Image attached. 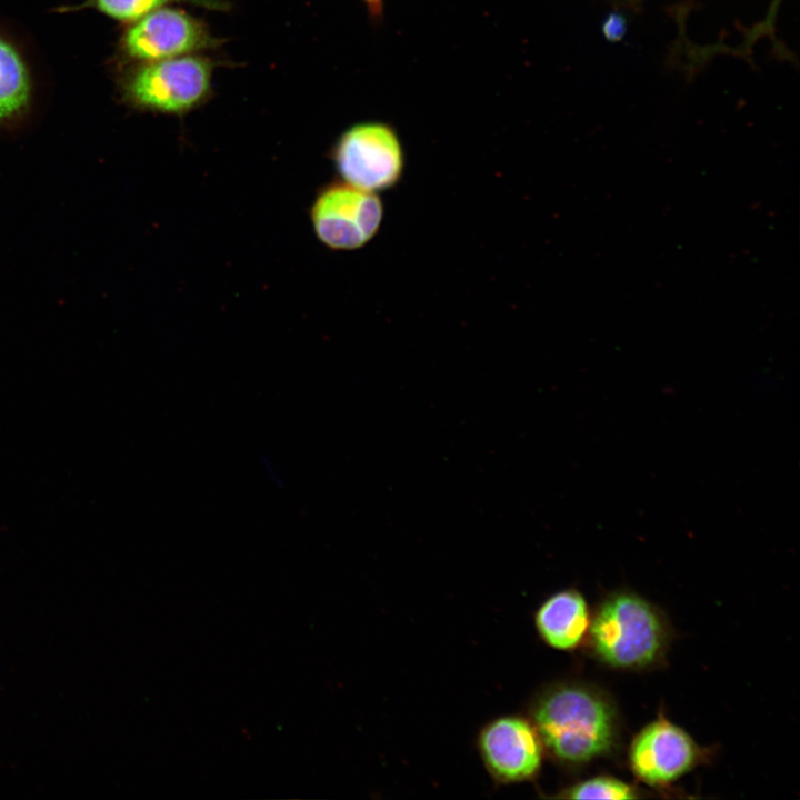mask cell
<instances>
[{
  "mask_svg": "<svg viewBox=\"0 0 800 800\" xmlns=\"http://www.w3.org/2000/svg\"><path fill=\"white\" fill-rule=\"evenodd\" d=\"M532 724L548 751L570 764L607 753L618 732L616 712L604 696L574 683L540 694L532 707Z\"/></svg>",
  "mask_w": 800,
  "mask_h": 800,
  "instance_id": "6da1fadb",
  "label": "cell"
},
{
  "mask_svg": "<svg viewBox=\"0 0 800 800\" xmlns=\"http://www.w3.org/2000/svg\"><path fill=\"white\" fill-rule=\"evenodd\" d=\"M590 626L596 656L606 664L638 669L661 656L667 630L657 609L630 592H618L598 608Z\"/></svg>",
  "mask_w": 800,
  "mask_h": 800,
  "instance_id": "7a4b0ae2",
  "label": "cell"
},
{
  "mask_svg": "<svg viewBox=\"0 0 800 800\" xmlns=\"http://www.w3.org/2000/svg\"><path fill=\"white\" fill-rule=\"evenodd\" d=\"M330 159L340 180L376 193L394 187L404 168L397 132L376 121L357 123L343 131L331 149Z\"/></svg>",
  "mask_w": 800,
  "mask_h": 800,
  "instance_id": "3957f363",
  "label": "cell"
},
{
  "mask_svg": "<svg viewBox=\"0 0 800 800\" xmlns=\"http://www.w3.org/2000/svg\"><path fill=\"white\" fill-rule=\"evenodd\" d=\"M211 74L210 61L200 56L144 62L128 77L126 93L142 109L183 114L206 100Z\"/></svg>",
  "mask_w": 800,
  "mask_h": 800,
  "instance_id": "277c9868",
  "label": "cell"
},
{
  "mask_svg": "<svg viewBox=\"0 0 800 800\" xmlns=\"http://www.w3.org/2000/svg\"><path fill=\"white\" fill-rule=\"evenodd\" d=\"M309 216L322 244L332 250H354L379 231L383 204L376 192L334 180L318 190Z\"/></svg>",
  "mask_w": 800,
  "mask_h": 800,
  "instance_id": "5b68a950",
  "label": "cell"
},
{
  "mask_svg": "<svg viewBox=\"0 0 800 800\" xmlns=\"http://www.w3.org/2000/svg\"><path fill=\"white\" fill-rule=\"evenodd\" d=\"M122 46L130 58L151 62L213 47L214 39L199 19L162 7L134 21L123 34Z\"/></svg>",
  "mask_w": 800,
  "mask_h": 800,
  "instance_id": "8992f818",
  "label": "cell"
},
{
  "mask_svg": "<svg viewBox=\"0 0 800 800\" xmlns=\"http://www.w3.org/2000/svg\"><path fill=\"white\" fill-rule=\"evenodd\" d=\"M478 741L486 767L500 782L524 781L540 769L541 739L534 726L521 717L492 720L482 728Z\"/></svg>",
  "mask_w": 800,
  "mask_h": 800,
  "instance_id": "52a82bcc",
  "label": "cell"
},
{
  "mask_svg": "<svg viewBox=\"0 0 800 800\" xmlns=\"http://www.w3.org/2000/svg\"><path fill=\"white\" fill-rule=\"evenodd\" d=\"M633 772L649 784H666L689 771L698 758L692 739L668 720L644 727L630 748Z\"/></svg>",
  "mask_w": 800,
  "mask_h": 800,
  "instance_id": "ba28073f",
  "label": "cell"
},
{
  "mask_svg": "<svg viewBox=\"0 0 800 800\" xmlns=\"http://www.w3.org/2000/svg\"><path fill=\"white\" fill-rule=\"evenodd\" d=\"M534 621L542 640L559 650L577 648L590 624L586 600L576 590L549 597L539 607Z\"/></svg>",
  "mask_w": 800,
  "mask_h": 800,
  "instance_id": "9c48e42d",
  "label": "cell"
},
{
  "mask_svg": "<svg viewBox=\"0 0 800 800\" xmlns=\"http://www.w3.org/2000/svg\"><path fill=\"white\" fill-rule=\"evenodd\" d=\"M31 84L17 49L0 37V122L20 116L28 107Z\"/></svg>",
  "mask_w": 800,
  "mask_h": 800,
  "instance_id": "30bf717a",
  "label": "cell"
},
{
  "mask_svg": "<svg viewBox=\"0 0 800 800\" xmlns=\"http://www.w3.org/2000/svg\"><path fill=\"white\" fill-rule=\"evenodd\" d=\"M570 799H634L638 794L623 781L610 777H597L577 783L566 791Z\"/></svg>",
  "mask_w": 800,
  "mask_h": 800,
  "instance_id": "8fae6325",
  "label": "cell"
},
{
  "mask_svg": "<svg viewBox=\"0 0 800 800\" xmlns=\"http://www.w3.org/2000/svg\"><path fill=\"white\" fill-rule=\"evenodd\" d=\"M174 1L177 0H90V3L113 19L137 21L151 11Z\"/></svg>",
  "mask_w": 800,
  "mask_h": 800,
  "instance_id": "7c38bea8",
  "label": "cell"
},
{
  "mask_svg": "<svg viewBox=\"0 0 800 800\" xmlns=\"http://www.w3.org/2000/svg\"><path fill=\"white\" fill-rule=\"evenodd\" d=\"M373 16H380L383 0H363Z\"/></svg>",
  "mask_w": 800,
  "mask_h": 800,
  "instance_id": "4fadbf2b",
  "label": "cell"
}]
</instances>
